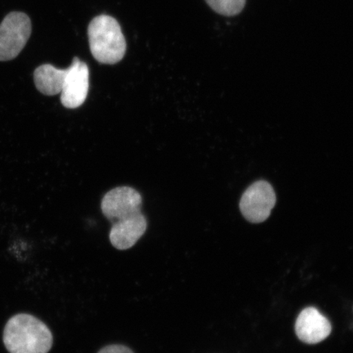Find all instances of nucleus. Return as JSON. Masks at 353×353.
Wrapping results in <instances>:
<instances>
[{
	"instance_id": "f03ea898",
	"label": "nucleus",
	"mask_w": 353,
	"mask_h": 353,
	"mask_svg": "<svg viewBox=\"0 0 353 353\" xmlns=\"http://www.w3.org/2000/svg\"><path fill=\"white\" fill-rule=\"evenodd\" d=\"M91 54L101 64L114 65L123 59L126 41L119 22L108 15H99L88 28Z\"/></svg>"
},
{
	"instance_id": "6e6552de",
	"label": "nucleus",
	"mask_w": 353,
	"mask_h": 353,
	"mask_svg": "<svg viewBox=\"0 0 353 353\" xmlns=\"http://www.w3.org/2000/svg\"><path fill=\"white\" fill-rule=\"evenodd\" d=\"M148 228V221L141 212L131 217L112 223L110 232L112 245L120 250L132 248L144 235Z\"/></svg>"
},
{
	"instance_id": "20e7f679",
	"label": "nucleus",
	"mask_w": 353,
	"mask_h": 353,
	"mask_svg": "<svg viewBox=\"0 0 353 353\" xmlns=\"http://www.w3.org/2000/svg\"><path fill=\"white\" fill-rule=\"evenodd\" d=\"M276 205V194L266 181H258L243 194L240 210L250 223H259L267 220Z\"/></svg>"
},
{
	"instance_id": "0eeeda50",
	"label": "nucleus",
	"mask_w": 353,
	"mask_h": 353,
	"mask_svg": "<svg viewBox=\"0 0 353 353\" xmlns=\"http://www.w3.org/2000/svg\"><path fill=\"white\" fill-rule=\"evenodd\" d=\"M330 322L315 307H307L300 312L295 331L298 338L303 343L316 344L321 343L331 333Z\"/></svg>"
},
{
	"instance_id": "423d86ee",
	"label": "nucleus",
	"mask_w": 353,
	"mask_h": 353,
	"mask_svg": "<svg viewBox=\"0 0 353 353\" xmlns=\"http://www.w3.org/2000/svg\"><path fill=\"white\" fill-rule=\"evenodd\" d=\"M61 92V103L65 108L76 109L85 103L90 88V70L85 63L74 57Z\"/></svg>"
},
{
	"instance_id": "1a4fd4ad",
	"label": "nucleus",
	"mask_w": 353,
	"mask_h": 353,
	"mask_svg": "<svg viewBox=\"0 0 353 353\" xmlns=\"http://www.w3.org/2000/svg\"><path fill=\"white\" fill-rule=\"evenodd\" d=\"M68 69H57L50 64L39 65L34 72V81L37 90L46 96L61 94Z\"/></svg>"
},
{
	"instance_id": "9b49d317",
	"label": "nucleus",
	"mask_w": 353,
	"mask_h": 353,
	"mask_svg": "<svg viewBox=\"0 0 353 353\" xmlns=\"http://www.w3.org/2000/svg\"><path fill=\"white\" fill-rule=\"evenodd\" d=\"M98 353H134L130 347L120 345V344H112V345L105 346Z\"/></svg>"
},
{
	"instance_id": "f257e3e1",
	"label": "nucleus",
	"mask_w": 353,
	"mask_h": 353,
	"mask_svg": "<svg viewBox=\"0 0 353 353\" xmlns=\"http://www.w3.org/2000/svg\"><path fill=\"white\" fill-rule=\"evenodd\" d=\"M3 343L10 353H48L52 346V334L43 321L21 313L8 321Z\"/></svg>"
},
{
	"instance_id": "9d476101",
	"label": "nucleus",
	"mask_w": 353,
	"mask_h": 353,
	"mask_svg": "<svg viewBox=\"0 0 353 353\" xmlns=\"http://www.w3.org/2000/svg\"><path fill=\"white\" fill-rule=\"evenodd\" d=\"M205 2L219 14L232 17L244 10L246 0H205Z\"/></svg>"
},
{
	"instance_id": "7ed1b4c3",
	"label": "nucleus",
	"mask_w": 353,
	"mask_h": 353,
	"mask_svg": "<svg viewBox=\"0 0 353 353\" xmlns=\"http://www.w3.org/2000/svg\"><path fill=\"white\" fill-rule=\"evenodd\" d=\"M30 17L24 12H12L0 24V61L16 59L32 34Z\"/></svg>"
},
{
	"instance_id": "39448f33",
	"label": "nucleus",
	"mask_w": 353,
	"mask_h": 353,
	"mask_svg": "<svg viewBox=\"0 0 353 353\" xmlns=\"http://www.w3.org/2000/svg\"><path fill=\"white\" fill-rule=\"evenodd\" d=\"M142 204V196L135 189L119 187L105 194L101 209L105 217L114 223L141 213Z\"/></svg>"
}]
</instances>
